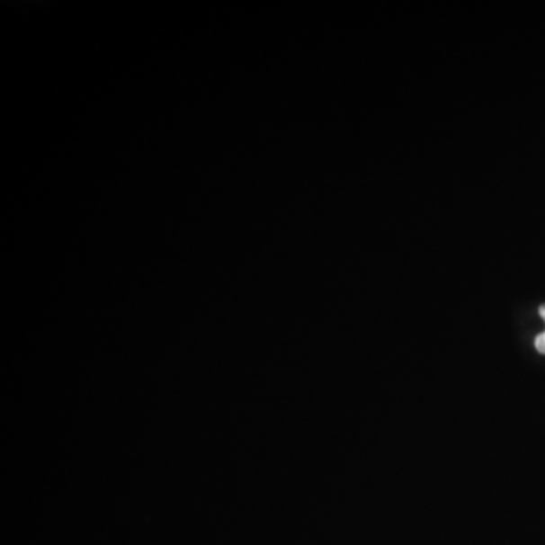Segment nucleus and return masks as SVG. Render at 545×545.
Segmentation results:
<instances>
[{"label":"nucleus","mask_w":545,"mask_h":545,"mask_svg":"<svg viewBox=\"0 0 545 545\" xmlns=\"http://www.w3.org/2000/svg\"><path fill=\"white\" fill-rule=\"evenodd\" d=\"M535 347L540 353L545 354V330L542 334L536 336L535 338Z\"/></svg>","instance_id":"1"}]
</instances>
